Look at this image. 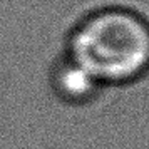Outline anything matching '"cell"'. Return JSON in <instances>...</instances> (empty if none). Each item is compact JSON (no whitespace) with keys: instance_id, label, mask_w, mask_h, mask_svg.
Listing matches in <instances>:
<instances>
[{"instance_id":"cell-1","label":"cell","mask_w":149,"mask_h":149,"mask_svg":"<svg viewBox=\"0 0 149 149\" xmlns=\"http://www.w3.org/2000/svg\"><path fill=\"white\" fill-rule=\"evenodd\" d=\"M64 52L104 89L136 84L149 74V20L122 5L94 8L70 27Z\"/></svg>"},{"instance_id":"cell-2","label":"cell","mask_w":149,"mask_h":149,"mask_svg":"<svg viewBox=\"0 0 149 149\" xmlns=\"http://www.w3.org/2000/svg\"><path fill=\"white\" fill-rule=\"evenodd\" d=\"M49 86L62 104L72 107L92 104L104 91L101 84L65 52L55 59L49 70Z\"/></svg>"}]
</instances>
